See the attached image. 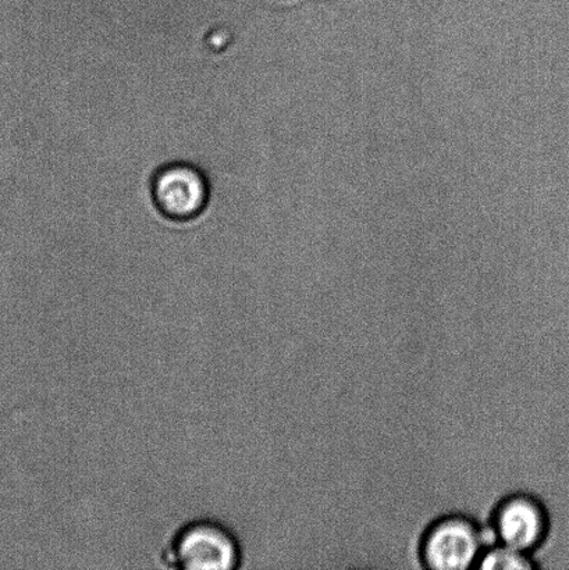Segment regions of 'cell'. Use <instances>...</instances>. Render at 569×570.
I'll return each instance as SVG.
<instances>
[{
    "label": "cell",
    "mask_w": 569,
    "mask_h": 570,
    "mask_svg": "<svg viewBox=\"0 0 569 570\" xmlns=\"http://www.w3.org/2000/svg\"><path fill=\"white\" fill-rule=\"evenodd\" d=\"M161 561L180 570H232L242 566L237 535L214 519L184 523L167 541Z\"/></svg>",
    "instance_id": "cell-1"
},
{
    "label": "cell",
    "mask_w": 569,
    "mask_h": 570,
    "mask_svg": "<svg viewBox=\"0 0 569 570\" xmlns=\"http://www.w3.org/2000/svg\"><path fill=\"white\" fill-rule=\"evenodd\" d=\"M488 534L471 519L442 518L422 540V561L429 569L464 570L478 567L488 549Z\"/></svg>",
    "instance_id": "cell-2"
},
{
    "label": "cell",
    "mask_w": 569,
    "mask_h": 570,
    "mask_svg": "<svg viewBox=\"0 0 569 570\" xmlns=\"http://www.w3.org/2000/svg\"><path fill=\"white\" fill-rule=\"evenodd\" d=\"M150 195L161 216L171 222L187 223L204 214L209 204L210 186L199 167L175 161L155 171Z\"/></svg>",
    "instance_id": "cell-3"
},
{
    "label": "cell",
    "mask_w": 569,
    "mask_h": 570,
    "mask_svg": "<svg viewBox=\"0 0 569 570\" xmlns=\"http://www.w3.org/2000/svg\"><path fill=\"white\" fill-rule=\"evenodd\" d=\"M550 529L549 513L532 495H510L493 515L492 535L496 544L510 547L531 556L542 547Z\"/></svg>",
    "instance_id": "cell-4"
},
{
    "label": "cell",
    "mask_w": 569,
    "mask_h": 570,
    "mask_svg": "<svg viewBox=\"0 0 569 570\" xmlns=\"http://www.w3.org/2000/svg\"><path fill=\"white\" fill-rule=\"evenodd\" d=\"M478 568L481 569H533L534 562L526 552L496 544L483 552Z\"/></svg>",
    "instance_id": "cell-5"
}]
</instances>
